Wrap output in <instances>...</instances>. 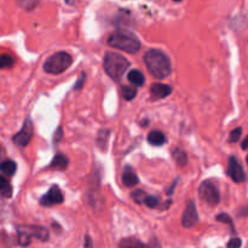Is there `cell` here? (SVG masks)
<instances>
[{
  "instance_id": "1",
  "label": "cell",
  "mask_w": 248,
  "mask_h": 248,
  "mask_svg": "<svg viewBox=\"0 0 248 248\" xmlns=\"http://www.w3.org/2000/svg\"><path fill=\"white\" fill-rule=\"evenodd\" d=\"M144 62L148 70L156 79H166L172 72V64L165 52L160 50H149L144 55Z\"/></svg>"
},
{
  "instance_id": "2",
  "label": "cell",
  "mask_w": 248,
  "mask_h": 248,
  "mask_svg": "<svg viewBox=\"0 0 248 248\" xmlns=\"http://www.w3.org/2000/svg\"><path fill=\"white\" fill-rule=\"evenodd\" d=\"M108 44L111 47L119 48L127 53H136L140 50V41L128 31H116L109 36Z\"/></svg>"
},
{
  "instance_id": "3",
  "label": "cell",
  "mask_w": 248,
  "mask_h": 248,
  "mask_svg": "<svg viewBox=\"0 0 248 248\" xmlns=\"http://www.w3.org/2000/svg\"><path fill=\"white\" fill-rule=\"evenodd\" d=\"M103 67L108 77H110L115 81H119L130 67V62L124 56L108 51L104 56Z\"/></svg>"
},
{
  "instance_id": "4",
  "label": "cell",
  "mask_w": 248,
  "mask_h": 248,
  "mask_svg": "<svg viewBox=\"0 0 248 248\" xmlns=\"http://www.w3.org/2000/svg\"><path fill=\"white\" fill-rule=\"evenodd\" d=\"M73 57L68 52L64 51H60V52L53 53L52 56L47 58L44 63V70L47 74L57 75L61 73L65 72L68 68L72 65Z\"/></svg>"
},
{
  "instance_id": "5",
  "label": "cell",
  "mask_w": 248,
  "mask_h": 248,
  "mask_svg": "<svg viewBox=\"0 0 248 248\" xmlns=\"http://www.w3.org/2000/svg\"><path fill=\"white\" fill-rule=\"evenodd\" d=\"M199 196L210 206H217L220 201V194L217 186L211 181H205L199 186Z\"/></svg>"
},
{
  "instance_id": "6",
  "label": "cell",
  "mask_w": 248,
  "mask_h": 248,
  "mask_svg": "<svg viewBox=\"0 0 248 248\" xmlns=\"http://www.w3.org/2000/svg\"><path fill=\"white\" fill-rule=\"evenodd\" d=\"M34 135V126L31 119H27L23 124V127L14 136L12 140L18 147H27L31 140Z\"/></svg>"
},
{
  "instance_id": "7",
  "label": "cell",
  "mask_w": 248,
  "mask_h": 248,
  "mask_svg": "<svg viewBox=\"0 0 248 248\" xmlns=\"http://www.w3.org/2000/svg\"><path fill=\"white\" fill-rule=\"evenodd\" d=\"M228 174H229V177L235 183H242L246 179L244 169H242L241 164H240L239 160L235 156L229 157V162H228Z\"/></svg>"
},
{
  "instance_id": "8",
  "label": "cell",
  "mask_w": 248,
  "mask_h": 248,
  "mask_svg": "<svg viewBox=\"0 0 248 248\" xmlns=\"http://www.w3.org/2000/svg\"><path fill=\"white\" fill-rule=\"evenodd\" d=\"M63 200H64V198H63V194L61 191V189L57 186H53L46 193V195H44L41 198L40 203L43 206H46V207H50V206L53 205H60V203L63 202Z\"/></svg>"
},
{
  "instance_id": "9",
  "label": "cell",
  "mask_w": 248,
  "mask_h": 248,
  "mask_svg": "<svg viewBox=\"0 0 248 248\" xmlns=\"http://www.w3.org/2000/svg\"><path fill=\"white\" fill-rule=\"evenodd\" d=\"M199 222V215L198 210H196V206L194 201H189L188 205H186V211L183 213V217H182V224L184 228H191Z\"/></svg>"
},
{
  "instance_id": "10",
  "label": "cell",
  "mask_w": 248,
  "mask_h": 248,
  "mask_svg": "<svg viewBox=\"0 0 248 248\" xmlns=\"http://www.w3.org/2000/svg\"><path fill=\"white\" fill-rule=\"evenodd\" d=\"M150 93L154 99H162L172 93V87L166 84H153L150 87Z\"/></svg>"
},
{
  "instance_id": "11",
  "label": "cell",
  "mask_w": 248,
  "mask_h": 248,
  "mask_svg": "<svg viewBox=\"0 0 248 248\" xmlns=\"http://www.w3.org/2000/svg\"><path fill=\"white\" fill-rule=\"evenodd\" d=\"M123 182L126 186L131 188L138 183V177L136 174L135 170L131 166H126L123 171Z\"/></svg>"
},
{
  "instance_id": "12",
  "label": "cell",
  "mask_w": 248,
  "mask_h": 248,
  "mask_svg": "<svg viewBox=\"0 0 248 248\" xmlns=\"http://www.w3.org/2000/svg\"><path fill=\"white\" fill-rule=\"evenodd\" d=\"M68 157L63 154H57L52 159L50 164V169L58 170V171H64L68 167Z\"/></svg>"
},
{
  "instance_id": "13",
  "label": "cell",
  "mask_w": 248,
  "mask_h": 248,
  "mask_svg": "<svg viewBox=\"0 0 248 248\" xmlns=\"http://www.w3.org/2000/svg\"><path fill=\"white\" fill-rule=\"evenodd\" d=\"M148 142H149V144L155 145V147H160V145L165 144L166 137H165L164 132L159 130H154L148 135Z\"/></svg>"
},
{
  "instance_id": "14",
  "label": "cell",
  "mask_w": 248,
  "mask_h": 248,
  "mask_svg": "<svg viewBox=\"0 0 248 248\" xmlns=\"http://www.w3.org/2000/svg\"><path fill=\"white\" fill-rule=\"evenodd\" d=\"M28 228L31 234V237H35V239L40 240V241H47L48 240V232L45 228L39 227V225H28Z\"/></svg>"
},
{
  "instance_id": "15",
  "label": "cell",
  "mask_w": 248,
  "mask_h": 248,
  "mask_svg": "<svg viewBox=\"0 0 248 248\" xmlns=\"http://www.w3.org/2000/svg\"><path fill=\"white\" fill-rule=\"evenodd\" d=\"M127 79H128V81L133 85V86H137V87L143 86L145 82L144 75H143V73L138 69L131 70V72L128 73Z\"/></svg>"
},
{
  "instance_id": "16",
  "label": "cell",
  "mask_w": 248,
  "mask_h": 248,
  "mask_svg": "<svg viewBox=\"0 0 248 248\" xmlns=\"http://www.w3.org/2000/svg\"><path fill=\"white\" fill-rule=\"evenodd\" d=\"M16 169V162L12 161V160H2V161H0V172L6 174V176H14Z\"/></svg>"
},
{
  "instance_id": "17",
  "label": "cell",
  "mask_w": 248,
  "mask_h": 248,
  "mask_svg": "<svg viewBox=\"0 0 248 248\" xmlns=\"http://www.w3.org/2000/svg\"><path fill=\"white\" fill-rule=\"evenodd\" d=\"M172 156H173L174 161L178 164V166L184 167L186 164H188V155L184 150L179 149V148H176V149L172 152Z\"/></svg>"
},
{
  "instance_id": "18",
  "label": "cell",
  "mask_w": 248,
  "mask_h": 248,
  "mask_svg": "<svg viewBox=\"0 0 248 248\" xmlns=\"http://www.w3.org/2000/svg\"><path fill=\"white\" fill-rule=\"evenodd\" d=\"M0 195H2L4 198H11L12 196V186H10L9 181L1 174H0Z\"/></svg>"
},
{
  "instance_id": "19",
  "label": "cell",
  "mask_w": 248,
  "mask_h": 248,
  "mask_svg": "<svg viewBox=\"0 0 248 248\" xmlns=\"http://www.w3.org/2000/svg\"><path fill=\"white\" fill-rule=\"evenodd\" d=\"M120 248H145V246L140 240L130 237V239H124L120 242Z\"/></svg>"
},
{
  "instance_id": "20",
  "label": "cell",
  "mask_w": 248,
  "mask_h": 248,
  "mask_svg": "<svg viewBox=\"0 0 248 248\" xmlns=\"http://www.w3.org/2000/svg\"><path fill=\"white\" fill-rule=\"evenodd\" d=\"M15 58L10 55L0 56V69H7V68L14 67Z\"/></svg>"
},
{
  "instance_id": "21",
  "label": "cell",
  "mask_w": 248,
  "mask_h": 248,
  "mask_svg": "<svg viewBox=\"0 0 248 248\" xmlns=\"http://www.w3.org/2000/svg\"><path fill=\"white\" fill-rule=\"evenodd\" d=\"M137 94V89L133 86H123V96L124 98L127 99V101H131L133 99Z\"/></svg>"
},
{
  "instance_id": "22",
  "label": "cell",
  "mask_w": 248,
  "mask_h": 248,
  "mask_svg": "<svg viewBox=\"0 0 248 248\" xmlns=\"http://www.w3.org/2000/svg\"><path fill=\"white\" fill-rule=\"evenodd\" d=\"M109 135H110V132H109L108 130H102L101 132L98 133L97 142H98V145L102 148V149H104V145H106L107 142H108Z\"/></svg>"
},
{
  "instance_id": "23",
  "label": "cell",
  "mask_w": 248,
  "mask_h": 248,
  "mask_svg": "<svg viewBox=\"0 0 248 248\" xmlns=\"http://www.w3.org/2000/svg\"><path fill=\"white\" fill-rule=\"evenodd\" d=\"M17 2L24 10H33L38 5L39 0H17Z\"/></svg>"
},
{
  "instance_id": "24",
  "label": "cell",
  "mask_w": 248,
  "mask_h": 248,
  "mask_svg": "<svg viewBox=\"0 0 248 248\" xmlns=\"http://www.w3.org/2000/svg\"><path fill=\"white\" fill-rule=\"evenodd\" d=\"M147 196L148 195L145 194V191H143V190H136L132 193V199L137 203H144Z\"/></svg>"
},
{
  "instance_id": "25",
  "label": "cell",
  "mask_w": 248,
  "mask_h": 248,
  "mask_svg": "<svg viewBox=\"0 0 248 248\" xmlns=\"http://www.w3.org/2000/svg\"><path fill=\"white\" fill-rule=\"evenodd\" d=\"M144 203L148 206V207H150V208H156V207H159L160 201H159V199L156 198V196L148 195L147 199H145Z\"/></svg>"
},
{
  "instance_id": "26",
  "label": "cell",
  "mask_w": 248,
  "mask_h": 248,
  "mask_svg": "<svg viewBox=\"0 0 248 248\" xmlns=\"http://www.w3.org/2000/svg\"><path fill=\"white\" fill-rule=\"evenodd\" d=\"M241 133H242V128L241 127L234 128V130H232V132H230L229 142L230 143H236L237 140H240V137H241Z\"/></svg>"
},
{
  "instance_id": "27",
  "label": "cell",
  "mask_w": 248,
  "mask_h": 248,
  "mask_svg": "<svg viewBox=\"0 0 248 248\" xmlns=\"http://www.w3.org/2000/svg\"><path fill=\"white\" fill-rule=\"evenodd\" d=\"M217 220L218 222H222V223H225V224H229L230 227L234 229V227H232V218H230L229 215H227V213H220V215L217 216Z\"/></svg>"
},
{
  "instance_id": "28",
  "label": "cell",
  "mask_w": 248,
  "mask_h": 248,
  "mask_svg": "<svg viewBox=\"0 0 248 248\" xmlns=\"http://www.w3.org/2000/svg\"><path fill=\"white\" fill-rule=\"evenodd\" d=\"M242 246V241L239 237H234L228 242V248H240Z\"/></svg>"
},
{
  "instance_id": "29",
  "label": "cell",
  "mask_w": 248,
  "mask_h": 248,
  "mask_svg": "<svg viewBox=\"0 0 248 248\" xmlns=\"http://www.w3.org/2000/svg\"><path fill=\"white\" fill-rule=\"evenodd\" d=\"M85 80H86V75H85V74H82L81 77L79 78V80H78V82H77V84H75V86H74V90H79V89H81V87H82V85H84V82H85Z\"/></svg>"
},
{
  "instance_id": "30",
  "label": "cell",
  "mask_w": 248,
  "mask_h": 248,
  "mask_svg": "<svg viewBox=\"0 0 248 248\" xmlns=\"http://www.w3.org/2000/svg\"><path fill=\"white\" fill-rule=\"evenodd\" d=\"M239 216H240V217H247V216H248V202H247V205L245 206V207H242L241 210H240Z\"/></svg>"
},
{
  "instance_id": "31",
  "label": "cell",
  "mask_w": 248,
  "mask_h": 248,
  "mask_svg": "<svg viewBox=\"0 0 248 248\" xmlns=\"http://www.w3.org/2000/svg\"><path fill=\"white\" fill-rule=\"evenodd\" d=\"M55 142L56 143H57L58 142V140H60V138H62V128H58V130H57V132H56L55 133Z\"/></svg>"
},
{
  "instance_id": "32",
  "label": "cell",
  "mask_w": 248,
  "mask_h": 248,
  "mask_svg": "<svg viewBox=\"0 0 248 248\" xmlns=\"http://www.w3.org/2000/svg\"><path fill=\"white\" fill-rule=\"evenodd\" d=\"M85 248H92V241L90 236L85 237Z\"/></svg>"
},
{
  "instance_id": "33",
  "label": "cell",
  "mask_w": 248,
  "mask_h": 248,
  "mask_svg": "<svg viewBox=\"0 0 248 248\" xmlns=\"http://www.w3.org/2000/svg\"><path fill=\"white\" fill-rule=\"evenodd\" d=\"M242 149H247L248 148V135H247V137H246V140H244V142H242Z\"/></svg>"
},
{
  "instance_id": "34",
  "label": "cell",
  "mask_w": 248,
  "mask_h": 248,
  "mask_svg": "<svg viewBox=\"0 0 248 248\" xmlns=\"http://www.w3.org/2000/svg\"><path fill=\"white\" fill-rule=\"evenodd\" d=\"M64 1L67 2V4H69V5H74V4H77L79 0H64Z\"/></svg>"
},
{
  "instance_id": "35",
  "label": "cell",
  "mask_w": 248,
  "mask_h": 248,
  "mask_svg": "<svg viewBox=\"0 0 248 248\" xmlns=\"http://www.w3.org/2000/svg\"><path fill=\"white\" fill-rule=\"evenodd\" d=\"M173 1H176V2H179V1H182V0H173Z\"/></svg>"
},
{
  "instance_id": "36",
  "label": "cell",
  "mask_w": 248,
  "mask_h": 248,
  "mask_svg": "<svg viewBox=\"0 0 248 248\" xmlns=\"http://www.w3.org/2000/svg\"><path fill=\"white\" fill-rule=\"evenodd\" d=\"M247 164H248V155H247Z\"/></svg>"
}]
</instances>
